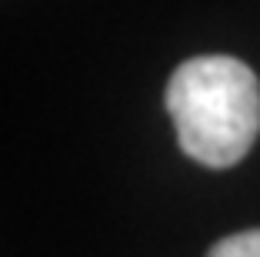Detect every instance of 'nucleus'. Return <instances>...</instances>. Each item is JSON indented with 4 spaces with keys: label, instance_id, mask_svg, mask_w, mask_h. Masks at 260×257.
I'll return each instance as SVG.
<instances>
[{
    "label": "nucleus",
    "instance_id": "obj_2",
    "mask_svg": "<svg viewBox=\"0 0 260 257\" xmlns=\"http://www.w3.org/2000/svg\"><path fill=\"white\" fill-rule=\"evenodd\" d=\"M207 257H260V227L220 237L214 247L207 250Z\"/></svg>",
    "mask_w": 260,
    "mask_h": 257
},
{
    "label": "nucleus",
    "instance_id": "obj_1",
    "mask_svg": "<svg viewBox=\"0 0 260 257\" xmlns=\"http://www.w3.org/2000/svg\"><path fill=\"white\" fill-rule=\"evenodd\" d=\"M164 107L180 151L210 170L240 164L260 134V80L237 57H193L170 74Z\"/></svg>",
    "mask_w": 260,
    "mask_h": 257
}]
</instances>
